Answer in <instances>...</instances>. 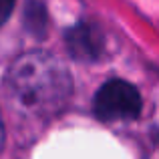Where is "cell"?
<instances>
[{"label":"cell","instance_id":"obj_3","mask_svg":"<svg viewBox=\"0 0 159 159\" xmlns=\"http://www.w3.org/2000/svg\"><path fill=\"white\" fill-rule=\"evenodd\" d=\"M69 52L77 61H87L93 62L103 54L105 48V39L97 24L93 22H79L65 34Z\"/></svg>","mask_w":159,"mask_h":159},{"label":"cell","instance_id":"obj_4","mask_svg":"<svg viewBox=\"0 0 159 159\" xmlns=\"http://www.w3.org/2000/svg\"><path fill=\"white\" fill-rule=\"evenodd\" d=\"M14 2L16 0H0V26L6 22L10 12L14 10Z\"/></svg>","mask_w":159,"mask_h":159},{"label":"cell","instance_id":"obj_1","mask_svg":"<svg viewBox=\"0 0 159 159\" xmlns=\"http://www.w3.org/2000/svg\"><path fill=\"white\" fill-rule=\"evenodd\" d=\"M73 93V79L58 57L24 52L4 77V95L14 119L40 127L61 115Z\"/></svg>","mask_w":159,"mask_h":159},{"label":"cell","instance_id":"obj_5","mask_svg":"<svg viewBox=\"0 0 159 159\" xmlns=\"http://www.w3.org/2000/svg\"><path fill=\"white\" fill-rule=\"evenodd\" d=\"M4 145V123H2V115H0V151H2Z\"/></svg>","mask_w":159,"mask_h":159},{"label":"cell","instance_id":"obj_2","mask_svg":"<svg viewBox=\"0 0 159 159\" xmlns=\"http://www.w3.org/2000/svg\"><path fill=\"white\" fill-rule=\"evenodd\" d=\"M93 111L101 121H127L141 113V95L131 83L111 79L97 91Z\"/></svg>","mask_w":159,"mask_h":159}]
</instances>
